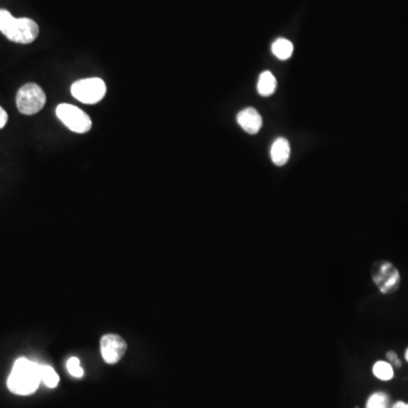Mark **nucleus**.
Returning a JSON list of instances; mask_svg holds the SVG:
<instances>
[{"label":"nucleus","instance_id":"nucleus-1","mask_svg":"<svg viewBox=\"0 0 408 408\" xmlns=\"http://www.w3.org/2000/svg\"><path fill=\"white\" fill-rule=\"evenodd\" d=\"M41 383V366L28 359H18L7 380V387L13 394L29 396L35 394Z\"/></svg>","mask_w":408,"mask_h":408},{"label":"nucleus","instance_id":"nucleus-2","mask_svg":"<svg viewBox=\"0 0 408 408\" xmlns=\"http://www.w3.org/2000/svg\"><path fill=\"white\" fill-rule=\"evenodd\" d=\"M0 32L13 42L29 45L39 35V25L31 18H15L6 9H0Z\"/></svg>","mask_w":408,"mask_h":408},{"label":"nucleus","instance_id":"nucleus-3","mask_svg":"<svg viewBox=\"0 0 408 408\" xmlns=\"http://www.w3.org/2000/svg\"><path fill=\"white\" fill-rule=\"evenodd\" d=\"M46 93L41 86L35 83H28L18 90L16 95V107L21 114L26 116L37 114L46 105Z\"/></svg>","mask_w":408,"mask_h":408},{"label":"nucleus","instance_id":"nucleus-4","mask_svg":"<svg viewBox=\"0 0 408 408\" xmlns=\"http://www.w3.org/2000/svg\"><path fill=\"white\" fill-rule=\"evenodd\" d=\"M106 83L98 77L76 81L71 86V95L86 105H95L100 103L106 95Z\"/></svg>","mask_w":408,"mask_h":408},{"label":"nucleus","instance_id":"nucleus-5","mask_svg":"<svg viewBox=\"0 0 408 408\" xmlns=\"http://www.w3.org/2000/svg\"><path fill=\"white\" fill-rule=\"evenodd\" d=\"M372 280L385 295L392 294L400 286V274L396 267L388 261H378L371 270Z\"/></svg>","mask_w":408,"mask_h":408},{"label":"nucleus","instance_id":"nucleus-6","mask_svg":"<svg viewBox=\"0 0 408 408\" xmlns=\"http://www.w3.org/2000/svg\"><path fill=\"white\" fill-rule=\"evenodd\" d=\"M58 120L74 133L84 134L91 131L92 120L82 109L71 106L69 103H62L56 108Z\"/></svg>","mask_w":408,"mask_h":408},{"label":"nucleus","instance_id":"nucleus-7","mask_svg":"<svg viewBox=\"0 0 408 408\" xmlns=\"http://www.w3.org/2000/svg\"><path fill=\"white\" fill-rule=\"evenodd\" d=\"M101 355L105 362L116 364L123 359L127 349V344L118 334H106L101 338Z\"/></svg>","mask_w":408,"mask_h":408},{"label":"nucleus","instance_id":"nucleus-8","mask_svg":"<svg viewBox=\"0 0 408 408\" xmlns=\"http://www.w3.org/2000/svg\"><path fill=\"white\" fill-rule=\"evenodd\" d=\"M237 123L240 124L246 133L249 134H257L262 127V117L255 108L243 109L242 112L237 115Z\"/></svg>","mask_w":408,"mask_h":408},{"label":"nucleus","instance_id":"nucleus-9","mask_svg":"<svg viewBox=\"0 0 408 408\" xmlns=\"http://www.w3.org/2000/svg\"><path fill=\"white\" fill-rule=\"evenodd\" d=\"M270 156H272V163L276 166L286 165L291 157V146H289L288 141L286 140L285 137H278L277 140L272 143Z\"/></svg>","mask_w":408,"mask_h":408},{"label":"nucleus","instance_id":"nucleus-10","mask_svg":"<svg viewBox=\"0 0 408 408\" xmlns=\"http://www.w3.org/2000/svg\"><path fill=\"white\" fill-rule=\"evenodd\" d=\"M277 88V81L272 71H266L261 73L257 82V92L262 97H270L274 95Z\"/></svg>","mask_w":408,"mask_h":408},{"label":"nucleus","instance_id":"nucleus-11","mask_svg":"<svg viewBox=\"0 0 408 408\" xmlns=\"http://www.w3.org/2000/svg\"><path fill=\"white\" fill-rule=\"evenodd\" d=\"M293 43L287 39L280 37L272 45V54L280 60H287L293 54Z\"/></svg>","mask_w":408,"mask_h":408},{"label":"nucleus","instance_id":"nucleus-12","mask_svg":"<svg viewBox=\"0 0 408 408\" xmlns=\"http://www.w3.org/2000/svg\"><path fill=\"white\" fill-rule=\"evenodd\" d=\"M374 377L383 381H389L394 378V366L385 361H378L373 366Z\"/></svg>","mask_w":408,"mask_h":408},{"label":"nucleus","instance_id":"nucleus-13","mask_svg":"<svg viewBox=\"0 0 408 408\" xmlns=\"http://www.w3.org/2000/svg\"><path fill=\"white\" fill-rule=\"evenodd\" d=\"M366 408H391L390 398H389L388 395L381 392V391L374 392L373 395L368 397Z\"/></svg>","mask_w":408,"mask_h":408},{"label":"nucleus","instance_id":"nucleus-14","mask_svg":"<svg viewBox=\"0 0 408 408\" xmlns=\"http://www.w3.org/2000/svg\"><path fill=\"white\" fill-rule=\"evenodd\" d=\"M41 383H45L48 388H56L59 383L57 372L52 366H41Z\"/></svg>","mask_w":408,"mask_h":408},{"label":"nucleus","instance_id":"nucleus-15","mask_svg":"<svg viewBox=\"0 0 408 408\" xmlns=\"http://www.w3.org/2000/svg\"><path fill=\"white\" fill-rule=\"evenodd\" d=\"M67 370H69V374L74 378L83 377V368L81 366L80 361H78L77 357H71V359L67 361Z\"/></svg>","mask_w":408,"mask_h":408},{"label":"nucleus","instance_id":"nucleus-16","mask_svg":"<svg viewBox=\"0 0 408 408\" xmlns=\"http://www.w3.org/2000/svg\"><path fill=\"white\" fill-rule=\"evenodd\" d=\"M387 360H388L391 366H395V368H402V362H400V359H398V355H397L395 351H389L388 353H387Z\"/></svg>","mask_w":408,"mask_h":408},{"label":"nucleus","instance_id":"nucleus-17","mask_svg":"<svg viewBox=\"0 0 408 408\" xmlns=\"http://www.w3.org/2000/svg\"><path fill=\"white\" fill-rule=\"evenodd\" d=\"M8 122V114L5 109L0 107V129H3Z\"/></svg>","mask_w":408,"mask_h":408},{"label":"nucleus","instance_id":"nucleus-18","mask_svg":"<svg viewBox=\"0 0 408 408\" xmlns=\"http://www.w3.org/2000/svg\"><path fill=\"white\" fill-rule=\"evenodd\" d=\"M391 408H408V404L404 402H397L391 406Z\"/></svg>","mask_w":408,"mask_h":408},{"label":"nucleus","instance_id":"nucleus-19","mask_svg":"<svg viewBox=\"0 0 408 408\" xmlns=\"http://www.w3.org/2000/svg\"><path fill=\"white\" fill-rule=\"evenodd\" d=\"M405 359H406V361H407V362H408V349H406V351H405Z\"/></svg>","mask_w":408,"mask_h":408}]
</instances>
